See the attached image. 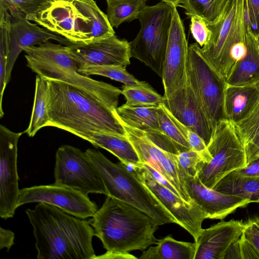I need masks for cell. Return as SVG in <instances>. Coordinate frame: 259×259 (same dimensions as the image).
I'll return each mask as SVG.
<instances>
[{
  "mask_svg": "<svg viewBox=\"0 0 259 259\" xmlns=\"http://www.w3.org/2000/svg\"><path fill=\"white\" fill-rule=\"evenodd\" d=\"M26 18L73 44L115 34L107 15L95 0H47L37 12Z\"/></svg>",
  "mask_w": 259,
  "mask_h": 259,
  "instance_id": "cell-4",
  "label": "cell"
},
{
  "mask_svg": "<svg viewBox=\"0 0 259 259\" xmlns=\"http://www.w3.org/2000/svg\"><path fill=\"white\" fill-rule=\"evenodd\" d=\"M55 183L90 193L107 195L103 182L95 165L85 152L73 146H61L56 153Z\"/></svg>",
  "mask_w": 259,
  "mask_h": 259,
  "instance_id": "cell-11",
  "label": "cell"
},
{
  "mask_svg": "<svg viewBox=\"0 0 259 259\" xmlns=\"http://www.w3.org/2000/svg\"><path fill=\"white\" fill-rule=\"evenodd\" d=\"M162 1L169 4L174 7H179L181 4L182 0H162Z\"/></svg>",
  "mask_w": 259,
  "mask_h": 259,
  "instance_id": "cell-47",
  "label": "cell"
},
{
  "mask_svg": "<svg viewBox=\"0 0 259 259\" xmlns=\"http://www.w3.org/2000/svg\"><path fill=\"white\" fill-rule=\"evenodd\" d=\"M244 224L241 221H221L203 229L195 241L194 259H224L232 245L241 236Z\"/></svg>",
  "mask_w": 259,
  "mask_h": 259,
  "instance_id": "cell-21",
  "label": "cell"
},
{
  "mask_svg": "<svg viewBox=\"0 0 259 259\" xmlns=\"http://www.w3.org/2000/svg\"><path fill=\"white\" fill-rule=\"evenodd\" d=\"M186 14L190 19V28L193 37L197 43L202 47L208 40L211 34L208 23L198 15Z\"/></svg>",
  "mask_w": 259,
  "mask_h": 259,
  "instance_id": "cell-38",
  "label": "cell"
},
{
  "mask_svg": "<svg viewBox=\"0 0 259 259\" xmlns=\"http://www.w3.org/2000/svg\"><path fill=\"white\" fill-rule=\"evenodd\" d=\"M48 81V126L65 130L86 141L94 133L127 136L116 110L69 84Z\"/></svg>",
  "mask_w": 259,
  "mask_h": 259,
  "instance_id": "cell-3",
  "label": "cell"
},
{
  "mask_svg": "<svg viewBox=\"0 0 259 259\" xmlns=\"http://www.w3.org/2000/svg\"><path fill=\"white\" fill-rule=\"evenodd\" d=\"M234 124L245 146L259 132V100L247 117Z\"/></svg>",
  "mask_w": 259,
  "mask_h": 259,
  "instance_id": "cell-35",
  "label": "cell"
},
{
  "mask_svg": "<svg viewBox=\"0 0 259 259\" xmlns=\"http://www.w3.org/2000/svg\"><path fill=\"white\" fill-rule=\"evenodd\" d=\"M164 98L163 103L169 112L201 137L207 145L213 131L187 78L183 86Z\"/></svg>",
  "mask_w": 259,
  "mask_h": 259,
  "instance_id": "cell-19",
  "label": "cell"
},
{
  "mask_svg": "<svg viewBox=\"0 0 259 259\" xmlns=\"http://www.w3.org/2000/svg\"><path fill=\"white\" fill-rule=\"evenodd\" d=\"M132 170L180 226L196 241L202 230L206 215L194 202H186L172 191L157 181L141 163Z\"/></svg>",
  "mask_w": 259,
  "mask_h": 259,
  "instance_id": "cell-13",
  "label": "cell"
},
{
  "mask_svg": "<svg viewBox=\"0 0 259 259\" xmlns=\"http://www.w3.org/2000/svg\"><path fill=\"white\" fill-rule=\"evenodd\" d=\"M87 141L95 147L107 150L127 166L132 167L141 163L138 154L127 136L94 133L90 135Z\"/></svg>",
  "mask_w": 259,
  "mask_h": 259,
  "instance_id": "cell-24",
  "label": "cell"
},
{
  "mask_svg": "<svg viewBox=\"0 0 259 259\" xmlns=\"http://www.w3.org/2000/svg\"><path fill=\"white\" fill-rule=\"evenodd\" d=\"M11 16L5 4L0 1V72H7L11 42Z\"/></svg>",
  "mask_w": 259,
  "mask_h": 259,
  "instance_id": "cell-34",
  "label": "cell"
},
{
  "mask_svg": "<svg viewBox=\"0 0 259 259\" xmlns=\"http://www.w3.org/2000/svg\"><path fill=\"white\" fill-rule=\"evenodd\" d=\"M144 167L148 170L149 174L159 183H161L163 186H165L169 190L172 191L180 197V195L176 190V189L172 185L170 184L165 178H164L160 174H159L157 171L155 170L151 166L149 165L146 163H142Z\"/></svg>",
  "mask_w": 259,
  "mask_h": 259,
  "instance_id": "cell-46",
  "label": "cell"
},
{
  "mask_svg": "<svg viewBox=\"0 0 259 259\" xmlns=\"http://www.w3.org/2000/svg\"><path fill=\"white\" fill-rule=\"evenodd\" d=\"M174 7L163 1L147 5L137 17L140 31L130 42L131 57L144 63L161 77Z\"/></svg>",
  "mask_w": 259,
  "mask_h": 259,
  "instance_id": "cell-8",
  "label": "cell"
},
{
  "mask_svg": "<svg viewBox=\"0 0 259 259\" xmlns=\"http://www.w3.org/2000/svg\"><path fill=\"white\" fill-rule=\"evenodd\" d=\"M238 174L248 177L259 176V155L255 157L246 166L235 170Z\"/></svg>",
  "mask_w": 259,
  "mask_h": 259,
  "instance_id": "cell-43",
  "label": "cell"
},
{
  "mask_svg": "<svg viewBox=\"0 0 259 259\" xmlns=\"http://www.w3.org/2000/svg\"><path fill=\"white\" fill-rule=\"evenodd\" d=\"M143 251L140 259H194L196 245L194 243L178 241L171 235L158 240Z\"/></svg>",
  "mask_w": 259,
  "mask_h": 259,
  "instance_id": "cell-27",
  "label": "cell"
},
{
  "mask_svg": "<svg viewBox=\"0 0 259 259\" xmlns=\"http://www.w3.org/2000/svg\"><path fill=\"white\" fill-rule=\"evenodd\" d=\"M246 25L257 36L259 29V0H245Z\"/></svg>",
  "mask_w": 259,
  "mask_h": 259,
  "instance_id": "cell-40",
  "label": "cell"
},
{
  "mask_svg": "<svg viewBox=\"0 0 259 259\" xmlns=\"http://www.w3.org/2000/svg\"><path fill=\"white\" fill-rule=\"evenodd\" d=\"M227 0H182L179 7L185 9V14H195L203 18L208 23L220 16Z\"/></svg>",
  "mask_w": 259,
  "mask_h": 259,
  "instance_id": "cell-32",
  "label": "cell"
},
{
  "mask_svg": "<svg viewBox=\"0 0 259 259\" xmlns=\"http://www.w3.org/2000/svg\"><path fill=\"white\" fill-rule=\"evenodd\" d=\"M187 78L213 131L221 120L226 119L224 97L226 82L197 43L188 47Z\"/></svg>",
  "mask_w": 259,
  "mask_h": 259,
  "instance_id": "cell-9",
  "label": "cell"
},
{
  "mask_svg": "<svg viewBox=\"0 0 259 259\" xmlns=\"http://www.w3.org/2000/svg\"><path fill=\"white\" fill-rule=\"evenodd\" d=\"M259 100V88L256 84L235 86L225 89L224 111L226 119L236 124L247 117Z\"/></svg>",
  "mask_w": 259,
  "mask_h": 259,
  "instance_id": "cell-22",
  "label": "cell"
},
{
  "mask_svg": "<svg viewBox=\"0 0 259 259\" xmlns=\"http://www.w3.org/2000/svg\"><path fill=\"white\" fill-rule=\"evenodd\" d=\"M78 72L84 75H97L120 82L125 86H138L145 81L138 80L129 73L125 68L118 66H88L78 68Z\"/></svg>",
  "mask_w": 259,
  "mask_h": 259,
  "instance_id": "cell-31",
  "label": "cell"
},
{
  "mask_svg": "<svg viewBox=\"0 0 259 259\" xmlns=\"http://www.w3.org/2000/svg\"><path fill=\"white\" fill-rule=\"evenodd\" d=\"M121 94L126 100L125 104L130 106H158L164 99L146 82L138 86L123 85Z\"/></svg>",
  "mask_w": 259,
  "mask_h": 259,
  "instance_id": "cell-30",
  "label": "cell"
},
{
  "mask_svg": "<svg viewBox=\"0 0 259 259\" xmlns=\"http://www.w3.org/2000/svg\"><path fill=\"white\" fill-rule=\"evenodd\" d=\"M25 212L33 228L37 259H95L91 221L37 203Z\"/></svg>",
  "mask_w": 259,
  "mask_h": 259,
  "instance_id": "cell-2",
  "label": "cell"
},
{
  "mask_svg": "<svg viewBox=\"0 0 259 259\" xmlns=\"http://www.w3.org/2000/svg\"><path fill=\"white\" fill-rule=\"evenodd\" d=\"M168 112L172 120L184 134L191 149L196 152L205 162H208L211 156L203 139L180 122L169 111Z\"/></svg>",
  "mask_w": 259,
  "mask_h": 259,
  "instance_id": "cell-37",
  "label": "cell"
},
{
  "mask_svg": "<svg viewBox=\"0 0 259 259\" xmlns=\"http://www.w3.org/2000/svg\"><path fill=\"white\" fill-rule=\"evenodd\" d=\"M177 158L181 177L183 175L192 177L198 176L205 163L200 156L192 149L180 153L177 155Z\"/></svg>",
  "mask_w": 259,
  "mask_h": 259,
  "instance_id": "cell-36",
  "label": "cell"
},
{
  "mask_svg": "<svg viewBox=\"0 0 259 259\" xmlns=\"http://www.w3.org/2000/svg\"><path fill=\"white\" fill-rule=\"evenodd\" d=\"M49 99V81L37 75L30 120L28 127L23 132L26 133L29 137H34L40 129L48 126L50 122Z\"/></svg>",
  "mask_w": 259,
  "mask_h": 259,
  "instance_id": "cell-28",
  "label": "cell"
},
{
  "mask_svg": "<svg viewBox=\"0 0 259 259\" xmlns=\"http://www.w3.org/2000/svg\"><path fill=\"white\" fill-rule=\"evenodd\" d=\"M8 7H14L26 16L33 14L47 0H1Z\"/></svg>",
  "mask_w": 259,
  "mask_h": 259,
  "instance_id": "cell-42",
  "label": "cell"
},
{
  "mask_svg": "<svg viewBox=\"0 0 259 259\" xmlns=\"http://www.w3.org/2000/svg\"><path fill=\"white\" fill-rule=\"evenodd\" d=\"M147 0H106L107 16L111 25L117 28L124 22L137 19Z\"/></svg>",
  "mask_w": 259,
  "mask_h": 259,
  "instance_id": "cell-29",
  "label": "cell"
},
{
  "mask_svg": "<svg viewBox=\"0 0 259 259\" xmlns=\"http://www.w3.org/2000/svg\"><path fill=\"white\" fill-rule=\"evenodd\" d=\"M256 40H257V43L258 47V49H259V29H258V32L257 35L256 36Z\"/></svg>",
  "mask_w": 259,
  "mask_h": 259,
  "instance_id": "cell-48",
  "label": "cell"
},
{
  "mask_svg": "<svg viewBox=\"0 0 259 259\" xmlns=\"http://www.w3.org/2000/svg\"><path fill=\"white\" fill-rule=\"evenodd\" d=\"M181 178L191 200L205 213L206 219L223 220L238 208L250 203L248 200L208 188L198 176L183 175Z\"/></svg>",
  "mask_w": 259,
  "mask_h": 259,
  "instance_id": "cell-20",
  "label": "cell"
},
{
  "mask_svg": "<svg viewBox=\"0 0 259 259\" xmlns=\"http://www.w3.org/2000/svg\"><path fill=\"white\" fill-rule=\"evenodd\" d=\"M207 146L211 158L204 163L198 176L208 188L213 189L226 175L247 164L245 145L234 123L227 119L218 123Z\"/></svg>",
  "mask_w": 259,
  "mask_h": 259,
  "instance_id": "cell-10",
  "label": "cell"
},
{
  "mask_svg": "<svg viewBox=\"0 0 259 259\" xmlns=\"http://www.w3.org/2000/svg\"><path fill=\"white\" fill-rule=\"evenodd\" d=\"M202 51L226 81L247 51L245 0H227Z\"/></svg>",
  "mask_w": 259,
  "mask_h": 259,
  "instance_id": "cell-6",
  "label": "cell"
},
{
  "mask_svg": "<svg viewBox=\"0 0 259 259\" xmlns=\"http://www.w3.org/2000/svg\"><path fill=\"white\" fill-rule=\"evenodd\" d=\"M246 26V53L226 80L229 85H256L259 82V49L256 36Z\"/></svg>",
  "mask_w": 259,
  "mask_h": 259,
  "instance_id": "cell-23",
  "label": "cell"
},
{
  "mask_svg": "<svg viewBox=\"0 0 259 259\" xmlns=\"http://www.w3.org/2000/svg\"><path fill=\"white\" fill-rule=\"evenodd\" d=\"M121 123L138 154L141 163L147 164L157 171L174 186L184 200L192 203L193 201L187 193L181 177L177 154L158 147L144 132Z\"/></svg>",
  "mask_w": 259,
  "mask_h": 259,
  "instance_id": "cell-15",
  "label": "cell"
},
{
  "mask_svg": "<svg viewBox=\"0 0 259 259\" xmlns=\"http://www.w3.org/2000/svg\"><path fill=\"white\" fill-rule=\"evenodd\" d=\"M259 258L252 246L242 236L231 247L225 258Z\"/></svg>",
  "mask_w": 259,
  "mask_h": 259,
  "instance_id": "cell-39",
  "label": "cell"
},
{
  "mask_svg": "<svg viewBox=\"0 0 259 259\" xmlns=\"http://www.w3.org/2000/svg\"><path fill=\"white\" fill-rule=\"evenodd\" d=\"M66 50L78 68L88 66H118L126 68L131 57L130 43L115 34L89 42L71 43Z\"/></svg>",
  "mask_w": 259,
  "mask_h": 259,
  "instance_id": "cell-16",
  "label": "cell"
},
{
  "mask_svg": "<svg viewBox=\"0 0 259 259\" xmlns=\"http://www.w3.org/2000/svg\"><path fill=\"white\" fill-rule=\"evenodd\" d=\"M188 47L183 22L174 7L161 77L164 98L186 82Z\"/></svg>",
  "mask_w": 259,
  "mask_h": 259,
  "instance_id": "cell-17",
  "label": "cell"
},
{
  "mask_svg": "<svg viewBox=\"0 0 259 259\" xmlns=\"http://www.w3.org/2000/svg\"><path fill=\"white\" fill-rule=\"evenodd\" d=\"M15 234L10 230L0 228V249L6 248L8 251L14 243Z\"/></svg>",
  "mask_w": 259,
  "mask_h": 259,
  "instance_id": "cell-45",
  "label": "cell"
},
{
  "mask_svg": "<svg viewBox=\"0 0 259 259\" xmlns=\"http://www.w3.org/2000/svg\"><path fill=\"white\" fill-rule=\"evenodd\" d=\"M90 221L95 236L106 250L96 258L137 259L130 252L143 251L158 241L154 234L160 225L155 219L109 195Z\"/></svg>",
  "mask_w": 259,
  "mask_h": 259,
  "instance_id": "cell-1",
  "label": "cell"
},
{
  "mask_svg": "<svg viewBox=\"0 0 259 259\" xmlns=\"http://www.w3.org/2000/svg\"><path fill=\"white\" fill-rule=\"evenodd\" d=\"M161 1H162V0H160Z\"/></svg>",
  "mask_w": 259,
  "mask_h": 259,
  "instance_id": "cell-50",
  "label": "cell"
},
{
  "mask_svg": "<svg viewBox=\"0 0 259 259\" xmlns=\"http://www.w3.org/2000/svg\"><path fill=\"white\" fill-rule=\"evenodd\" d=\"M25 59L27 66L38 75L72 85L113 110L118 107L121 90L80 73L66 46L47 41L36 47Z\"/></svg>",
  "mask_w": 259,
  "mask_h": 259,
  "instance_id": "cell-5",
  "label": "cell"
},
{
  "mask_svg": "<svg viewBox=\"0 0 259 259\" xmlns=\"http://www.w3.org/2000/svg\"><path fill=\"white\" fill-rule=\"evenodd\" d=\"M6 5L11 16V42L6 77L8 84L16 60L26 48L50 40H54L66 46L71 43L65 38L53 33L36 23L31 22L26 19V15L17 9Z\"/></svg>",
  "mask_w": 259,
  "mask_h": 259,
  "instance_id": "cell-18",
  "label": "cell"
},
{
  "mask_svg": "<svg viewBox=\"0 0 259 259\" xmlns=\"http://www.w3.org/2000/svg\"><path fill=\"white\" fill-rule=\"evenodd\" d=\"M45 203L82 219L93 218L98 205L80 191L55 183L20 189L17 208L26 203Z\"/></svg>",
  "mask_w": 259,
  "mask_h": 259,
  "instance_id": "cell-12",
  "label": "cell"
},
{
  "mask_svg": "<svg viewBox=\"0 0 259 259\" xmlns=\"http://www.w3.org/2000/svg\"><path fill=\"white\" fill-rule=\"evenodd\" d=\"M158 106H130L125 104L118 107L115 114L120 122L150 135L161 132L158 119Z\"/></svg>",
  "mask_w": 259,
  "mask_h": 259,
  "instance_id": "cell-25",
  "label": "cell"
},
{
  "mask_svg": "<svg viewBox=\"0 0 259 259\" xmlns=\"http://www.w3.org/2000/svg\"><path fill=\"white\" fill-rule=\"evenodd\" d=\"M213 189L248 200L250 203H259V176H244L234 170L221 179Z\"/></svg>",
  "mask_w": 259,
  "mask_h": 259,
  "instance_id": "cell-26",
  "label": "cell"
},
{
  "mask_svg": "<svg viewBox=\"0 0 259 259\" xmlns=\"http://www.w3.org/2000/svg\"><path fill=\"white\" fill-rule=\"evenodd\" d=\"M247 164L259 155V132L245 146Z\"/></svg>",
  "mask_w": 259,
  "mask_h": 259,
  "instance_id": "cell-44",
  "label": "cell"
},
{
  "mask_svg": "<svg viewBox=\"0 0 259 259\" xmlns=\"http://www.w3.org/2000/svg\"><path fill=\"white\" fill-rule=\"evenodd\" d=\"M241 236L254 248L259 255V217L244 224Z\"/></svg>",
  "mask_w": 259,
  "mask_h": 259,
  "instance_id": "cell-41",
  "label": "cell"
},
{
  "mask_svg": "<svg viewBox=\"0 0 259 259\" xmlns=\"http://www.w3.org/2000/svg\"><path fill=\"white\" fill-rule=\"evenodd\" d=\"M157 113L159 127L162 133L183 151L190 150L187 139L171 119L164 103L157 107Z\"/></svg>",
  "mask_w": 259,
  "mask_h": 259,
  "instance_id": "cell-33",
  "label": "cell"
},
{
  "mask_svg": "<svg viewBox=\"0 0 259 259\" xmlns=\"http://www.w3.org/2000/svg\"><path fill=\"white\" fill-rule=\"evenodd\" d=\"M256 85L259 88V82L256 84Z\"/></svg>",
  "mask_w": 259,
  "mask_h": 259,
  "instance_id": "cell-49",
  "label": "cell"
},
{
  "mask_svg": "<svg viewBox=\"0 0 259 259\" xmlns=\"http://www.w3.org/2000/svg\"><path fill=\"white\" fill-rule=\"evenodd\" d=\"M23 133L0 125V217L5 220L12 218L17 208V146Z\"/></svg>",
  "mask_w": 259,
  "mask_h": 259,
  "instance_id": "cell-14",
  "label": "cell"
},
{
  "mask_svg": "<svg viewBox=\"0 0 259 259\" xmlns=\"http://www.w3.org/2000/svg\"><path fill=\"white\" fill-rule=\"evenodd\" d=\"M98 170L107 195L129 203L155 219L160 225L176 223L174 217L133 170L122 162L114 163L98 150L84 152Z\"/></svg>",
  "mask_w": 259,
  "mask_h": 259,
  "instance_id": "cell-7",
  "label": "cell"
}]
</instances>
